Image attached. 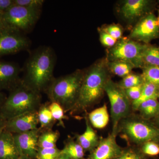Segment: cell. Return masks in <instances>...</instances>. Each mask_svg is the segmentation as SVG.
I'll return each instance as SVG.
<instances>
[{
  "label": "cell",
  "mask_w": 159,
  "mask_h": 159,
  "mask_svg": "<svg viewBox=\"0 0 159 159\" xmlns=\"http://www.w3.org/2000/svg\"><path fill=\"white\" fill-rule=\"evenodd\" d=\"M56 56L49 46H42L31 52L26 61L22 82L40 93L45 92L54 79Z\"/></svg>",
  "instance_id": "1"
},
{
  "label": "cell",
  "mask_w": 159,
  "mask_h": 159,
  "mask_svg": "<svg viewBox=\"0 0 159 159\" xmlns=\"http://www.w3.org/2000/svg\"><path fill=\"white\" fill-rule=\"evenodd\" d=\"M109 79L103 62L98 63L84 72L79 97L72 113L86 110L92 107L102 97Z\"/></svg>",
  "instance_id": "2"
},
{
  "label": "cell",
  "mask_w": 159,
  "mask_h": 159,
  "mask_svg": "<svg viewBox=\"0 0 159 159\" xmlns=\"http://www.w3.org/2000/svg\"><path fill=\"white\" fill-rule=\"evenodd\" d=\"M84 72L78 70L66 76L54 77L45 91L51 102L59 103L65 112L71 111L76 105Z\"/></svg>",
  "instance_id": "3"
},
{
  "label": "cell",
  "mask_w": 159,
  "mask_h": 159,
  "mask_svg": "<svg viewBox=\"0 0 159 159\" xmlns=\"http://www.w3.org/2000/svg\"><path fill=\"white\" fill-rule=\"evenodd\" d=\"M40 102V93L27 86L21 80L10 91L9 96L0 107V113L7 120L38 110Z\"/></svg>",
  "instance_id": "4"
},
{
  "label": "cell",
  "mask_w": 159,
  "mask_h": 159,
  "mask_svg": "<svg viewBox=\"0 0 159 159\" xmlns=\"http://www.w3.org/2000/svg\"><path fill=\"white\" fill-rule=\"evenodd\" d=\"M117 133L128 144L135 146H140L149 141L159 142V129L132 114L120 121Z\"/></svg>",
  "instance_id": "5"
},
{
  "label": "cell",
  "mask_w": 159,
  "mask_h": 159,
  "mask_svg": "<svg viewBox=\"0 0 159 159\" xmlns=\"http://www.w3.org/2000/svg\"><path fill=\"white\" fill-rule=\"evenodd\" d=\"M104 91L110 102L112 132L118 134L119 122L131 114L132 102L126 96L125 90L111 80L109 79L107 81Z\"/></svg>",
  "instance_id": "6"
},
{
  "label": "cell",
  "mask_w": 159,
  "mask_h": 159,
  "mask_svg": "<svg viewBox=\"0 0 159 159\" xmlns=\"http://www.w3.org/2000/svg\"><path fill=\"white\" fill-rule=\"evenodd\" d=\"M41 11L13 5L2 15V18L5 28L25 34L34 28Z\"/></svg>",
  "instance_id": "7"
},
{
  "label": "cell",
  "mask_w": 159,
  "mask_h": 159,
  "mask_svg": "<svg viewBox=\"0 0 159 159\" xmlns=\"http://www.w3.org/2000/svg\"><path fill=\"white\" fill-rule=\"evenodd\" d=\"M147 47L133 40L122 39L110 50L109 59L128 63L134 68L144 67L143 53Z\"/></svg>",
  "instance_id": "8"
},
{
  "label": "cell",
  "mask_w": 159,
  "mask_h": 159,
  "mask_svg": "<svg viewBox=\"0 0 159 159\" xmlns=\"http://www.w3.org/2000/svg\"><path fill=\"white\" fill-rule=\"evenodd\" d=\"M31 41L25 34L8 28L0 30V57L29 49Z\"/></svg>",
  "instance_id": "9"
},
{
  "label": "cell",
  "mask_w": 159,
  "mask_h": 159,
  "mask_svg": "<svg viewBox=\"0 0 159 159\" xmlns=\"http://www.w3.org/2000/svg\"><path fill=\"white\" fill-rule=\"evenodd\" d=\"M130 37L145 43L159 37V23L156 16L150 13L142 19L133 29Z\"/></svg>",
  "instance_id": "10"
},
{
  "label": "cell",
  "mask_w": 159,
  "mask_h": 159,
  "mask_svg": "<svg viewBox=\"0 0 159 159\" xmlns=\"http://www.w3.org/2000/svg\"><path fill=\"white\" fill-rule=\"evenodd\" d=\"M117 135L111 132L106 138H100L99 144L86 159H113L120 155L124 148L117 144Z\"/></svg>",
  "instance_id": "11"
},
{
  "label": "cell",
  "mask_w": 159,
  "mask_h": 159,
  "mask_svg": "<svg viewBox=\"0 0 159 159\" xmlns=\"http://www.w3.org/2000/svg\"><path fill=\"white\" fill-rule=\"evenodd\" d=\"M40 129H37L13 134L15 142L20 155L36 159L38 150V139Z\"/></svg>",
  "instance_id": "12"
},
{
  "label": "cell",
  "mask_w": 159,
  "mask_h": 159,
  "mask_svg": "<svg viewBox=\"0 0 159 159\" xmlns=\"http://www.w3.org/2000/svg\"><path fill=\"white\" fill-rule=\"evenodd\" d=\"M38 111L30 112L6 120L5 130L12 134L21 133L38 128Z\"/></svg>",
  "instance_id": "13"
},
{
  "label": "cell",
  "mask_w": 159,
  "mask_h": 159,
  "mask_svg": "<svg viewBox=\"0 0 159 159\" xmlns=\"http://www.w3.org/2000/svg\"><path fill=\"white\" fill-rule=\"evenodd\" d=\"M21 69L14 62L0 61V90L11 91L19 84Z\"/></svg>",
  "instance_id": "14"
},
{
  "label": "cell",
  "mask_w": 159,
  "mask_h": 159,
  "mask_svg": "<svg viewBox=\"0 0 159 159\" xmlns=\"http://www.w3.org/2000/svg\"><path fill=\"white\" fill-rule=\"evenodd\" d=\"M20 156L13 134L3 131L0 134V159H18Z\"/></svg>",
  "instance_id": "15"
},
{
  "label": "cell",
  "mask_w": 159,
  "mask_h": 159,
  "mask_svg": "<svg viewBox=\"0 0 159 159\" xmlns=\"http://www.w3.org/2000/svg\"><path fill=\"white\" fill-rule=\"evenodd\" d=\"M86 129L85 131L81 134H77L75 136L76 141L85 152H90L99 144L100 138L97 132L94 130L89 122L87 117H85Z\"/></svg>",
  "instance_id": "16"
},
{
  "label": "cell",
  "mask_w": 159,
  "mask_h": 159,
  "mask_svg": "<svg viewBox=\"0 0 159 159\" xmlns=\"http://www.w3.org/2000/svg\"><path fill=\"white\" fill-rule=\"evenodd\" d=\"M150 2L147 0H127L121 9L124 17L134 19L143 14L148 9Z\"/></svg>",
  "instance_id": "17"
},
{
  "label": "cell",
  "mask_w": 159,
  "mask_h": 159,
  "mask_svg": "<svg viewBox=\"0 0 159 159\" xmlns=\"http://www.w3.org/2000/svg\"><path fill=\"white\" fill-rule=\"evenodd\" d=\"M87 118L94 128L99 129L105 128L108 124L110 119L107 106L104 104L92 111L88 114Z\"/></svg>",
  "instance_id": "18"
},
{
  "label": "cell",
  "mask_w": 159,
  "mask_h": 159,
  "mask_svg": "<svg viewBox=\"0 0 159 159\" xmlns=\"http://www.w3.org/2000/svg\"><path fill=\"white\" fill-rule=\"evenodd\" d=\"M159 97V87L153 84L144 82L140 97L135 101L132 102V111H137L139 105L145 101Z\"/></svg>",
  "instance_id": "19"
},
{
  "label": "cell",
  "mask_w": 159,
  "mask_h": 159,
  "mask_svg": "<svg viewBox=\"0 0 159 159\" xmlns=\"http://www.w3.org/2000/svg\"><path fill=\"white\" fill-rule=\"evenodd\" d=\"M84 152L82 147L71 137L67 139L64 148L61 150V153L70 159H84Z\"/></svg>",
  "instance_id": "20"
},
{
  "label": "cell",
  "mask_w": 159,
  "mask_h": 159,
  "mask_svg": "<svg viewBox=\"0 0 159 159\" xmlns=\"http://www.w3.org/2000/svg\"><path fill=\"white\" fill-rule=\"evenodd\" d=\"M137 111L145 119L157 116L159 115V102L157 99H149L141 103Z\"/></svg>",
  "instance_id": "21"
},
{
  "label": "cell",
  "mask_w": 159,
  "mask_h": 159,
  "mask_svg": "<svg viewBox=\"0 0 159 159\" xmlns=\"http://www.w3.org/2000/svg\"><path fill=\"white\" fill-rule=\"evenodd\" d=\"M60 137L57 131L47 129L40 134L38 139V147L39 148H53L56 147V143Z\"/></svg>",
  "instance_id": "22"
},
{
  "label": "cell",
  "mask_w": 159,
  "mask_h": 159,
  "mask_svg": "<svg viewBox=\"0 0 159 159\" xmlns=\"http://www.w3.org/2000/svg\"><path fill=\"white\" fill-rule=\"evenodd\" d=\"M49 104L41 105L38 110L39 123L41 129H51L55 121L49 108Z\"/></svg>",
  "instance_id": "23"
},
{
  "label": "cell",
  "mask_w": 159,
  "mask_h": 159,
  "mask_svg": "<svg viewBox=\"0 0 159 159\" xmlns=\"http://www.w3.org/2000/svg\"><path fill=\"white\" fill-rule=\"evenodd\" d=\"M108 66L112 73L122 77L130 74L134 68L130 64L120 61H111Z\"/></svg>",
  "instance_id": "24"
},
{
  "label": "cell",
  "mask_w": 159,
  "mask_h": 159,
  "mask_svg": "<svg viewBox=\"0 0 159 159\" xmlns=\"http://www.w3.org/2000/svg\"><path fill=\"white\" fill-rule=\"evenodd\" d=\"M143 60L145 66H159V48L147 46L143 53Z\"/></svg>",
  "instance_id": "25"
},
{
  "label": "cell",
  "mask_w": 159,
  "mask_h": 159,
  "mask_svg": "<svg viewBox=\"0 0 159 159\" xmlns=\"http://www.w3.org/2000/svg\"><path fill=\"white\" fill-rule=\"evenodd\" d=\"M144 82H149L159 87V66H145L141 75Z\"/></svg>",
  "instance_id": "26"
},
{
  "label": "cell",
  "mask_w": 159,
  "mask_h": 159,
  "mask_svg": "<svg viewBox=\"0 0 159 159\" xmlns=\"http://www.w3.org/2000/svg\"><path fill=\"white\" fill-rule=\"evenodd\" d=\"M113 159H147V157L142 153L139 147L129 145L124 148L120 155Z\"/></svg>",
  "instance_id": "27"
},
{
  "label": "cell",
  "mask_w": 159,
  "mask_h": 159,
  "mask_svg": "<svg viewBox=\"0 0 159 159\" xmlns=\"http://www.w3.org/2000/svg\"><path fill=\"white\" fill-rule=\"evenodd\" d=\"M48 106L54 120L58 121L59 125L64 127V120L68 119V118L65 115V112L62 107L55 102H51Z\"/></svg>",
  "instance_id": "28"
},
{
  "label": "cell",
  "mask_w": 159,
  "mask_h": 159,
  "mask_svg": "<svg viewBox=\"0 0 159 159\" xmlns=\"http://www.w3.org/2000/svg\"><path fill=\"white\" fill-rule=\"evenodd\" d=\"M144 82L141 75L130 74L123 77L118 84L122 89H125L140 85Z\"/></svg>",
  "instance_id": "29"
},
{
  "label": "cell",
  "mask_w": 159,
  "mask_h": 159,
  "mask_svg": "<svg viewBox=\"0 0 159 159\" xmlns=\"http://www.w3.org/2000/svg\"><path fill=\"white\" fill-rule=\"evenodd\" d=\"M140 150L145 157H154L159 155V145L157 142L149 141L140 145Z\"/></svg>",
  "instance_id": "30"
},
{
  "label": "cell",
  "mask_w": 159,
  "mask_h": 159,
  "mask_svg": "<svg viewBox=\"0 0 159 159\" xmlns=\"http://www.w3.org/2000/svg\"><path fill=\"white\" fill-rule=\"evenodd\" d=\"M61 154V150L53 148H38L35 159H56Z\"/></svg>",
  "instance_id": "31"
},
{
  "label": "cell",
  "mask_w": 159,
  "mask_h": 159,
  "mask_svg": "<svg viewBox=\"0 0 159 159\" xmlns=\"http://www.w3.org/2000/svg\"><path fill=\"white\" fill-rule=\"evenodd\" d=\"M43 0H13L14 5L23 6L29 9L42 10Z\"/></svg>",
  "instance_id": "32"
},
{
  "label": "cell",
  "mask_w": 159,
  "mask_h": 159,
  "mask_svg": "<svg viewBox=\"0 0 159 159\" xmlns=\"http://www.w3.org/2000/svg\"><path fill=\"white\" fill-rule=\"evenodd\" d=\"M143 84H142L136 86L124 89L126 96L131 102H133L139 99L142 93Z\"/></svg>",
  "instance_id": "33"
},
{
  "label": "cell",
  "mask_w": 159,
  "mask_h": 159,
  "mask_svg": "<svg viewBox=\"0 0 159 159\" xmlns=\"http://www.w3.org/2000/svg\"><path fill=\"white\" fill-rule=\"evenodd\" d=\"M100 40L102 45L107 47H113L118 40L103 30L100 33Z\"/></svg>",
  "instance_id": "34"
},
{
  "label": "cell",
  "mask_w": 159,
  "mask_h": 159,
  "mask_svg": "<svg viewBox=\"0 0 159 159\" xmlns=\"http://www.w3.org/2000/svg\"><path fill=\"white\" fill-rule=\"evenodd\" d=\"M112 37L117 40L120 39L122 37V30L119 26L116 25H111L105 28L103 30Z\"/></svg>",
  "instance_id": "35"
},
{
  "label": "cell",
  "mask_w": 159,
  "mask_h": 159,
  "mask_svg": "<svg viewBox=\"0 0 159 159\" xmlns=\"http://www.w3.org/2000/svg\"><path fill=\"white\" fill-rule=\"evenodd\" d=\"M13 5V0H0V15H2Z\"/></svg>",
  "instance_id": "36"
},
{
  "label": "cell",
  "mask_w": 159,
  "mask_h": 159,
  "mask_svg": "<svg viewBox=\"0 0 159 159\" xmlns=\"http://www.w3.org/2000/svg\"><path fill=\"white\" fill-rule=\"evenodd\" d=\"M6 120L0 113V134L5 130Z\"/></svg>",
  "instance_id": "37"
},
{
  "label": "cell",
  "mask_w": 159,
  "mask_h": 159,
  "mask_svg": "<svg viewBox=\"0 0 159 159\" xmlns=\"http://www.w3.org/2000/svg\"><path fill=\"white\" fill-rule=\"evenodd\" d=\"M6 98L5 97V96H4V94L2 93L1 91L0 90V107L2 105L3 102H4V101H5V99H6Z\"/></svg>",
  "instance_id": "38"
},
{
  "label": "cell",
  "mask_w": 159,
  "mask_h": 159,
  "mask_svg": "<svg viewBox=\"0 0 159 159\" xmlns=\"http://www.w3.org/2000/svg\"><path fill=\"white\" fill-rule=\"evenodd\" d=\"M4 28H5V27L4 26V23H3L2 16L0 15V30Z\"/></svg>",
  "instance_id": "39"
},
{
  "label": "cell",
  "mask_w": 159,
  "mask_h": 159,
  "mask_svg": "<svg viewBox=\"0 0 159 159\" xmlns=\"http://www.w3.org/2000/svg\"><path fill=\"white\" fill-rule=\"evenodd\" d=\"M56 159H69L65 155L62 154L61 153V154L60 155L59 157L57 158Z\"/></svg>",
  "instance_id": "40"
},
{
  "label": "cell",
  "mask_w": 159,
  "mask_h": 159,
  "mask_svg": "<svg viewBox=\"0 0 159 159\" xmlns=\"http://www.w3.org/2000/svg\"><path fill=\"white\" fill-rule=\"evenodd\" d=\"M18 159H32L31 158H30L29 157L25 156V155H21L18 158Z\"/></svg>",
  "instance_id": "41"
},
{
  "label": "cell",
  "mask_w": 159,
  "mask_h": 159,
  "mask_svg": "<svg viewBox=\"0 0 159 159\" xmlns=\"http://www.w3.org/2000/svg\"><path fill=\"white\" fill-rule=\"evenodd\" d=\"M157 18L158 21V22L159 23V10L158 11V16L157 17Z\"/></svg>",
  "instance_id": "42"
},
{
  "label": "cell",
  "mask_w": 159,
  "mask_h": 159,
  "mask_svg": "<svg viewBox=\"0 0 159 159\" xmlns=\"http://www.w3.org/2000/svg\"><path fill=\"white\" fill-rule=\"evenodd\" d=\"M158 116V121L159 122V115Z\"/></svg>",
  "instance_id": "43"
},
{
  "label": "cell",
  "mask_w": 159,
  "mask_h": 159,
  "mask_svg": "<svg viewBox=\"0 0 159 159\" xmlns=\"http://www.w3.org/2000/svg\"></svg>",
  "instance_id": "44"
}]
</instances>
